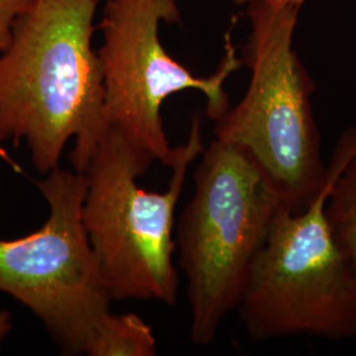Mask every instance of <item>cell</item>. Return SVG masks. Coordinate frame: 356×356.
I'll list each match as a JSON object with an SVG mask.
<instances>
[{"label":"cell","instance_id":"52a82bcc","mask_svg":"<svg viewBox=\"0 0 356 356\" xmlns=\"http://www.w3.org/2000/svg\"><path fill=\"white\" fill-rule=\"evenodd\" d=\"M179 20L177 0H107L101 23L102 47L97 51L107 126L168 168L175 148L164 129V102L179 91H201L207 118L218 120L231 107L225 82L243 64L227 35L226 54L216 73L194 76L165 51L159 38L163 22Z\"/></svg>","mask_w":356,"mask_h":356},{"label":"cell","instance_id":"277c9868","mask_svg":"<svg viewBox=\"0 0 356 356\" xmlns=\"http://www.w3.org/2000/svg\"><path fill=\"white\" fill-rule=\"evenodd\" d=\"M194 194L178 219V263L188 281L191 339L213 343L236 309L254 256L284 200L254 159L214 139L200 154Z\"/></svg>","mask_w":356,"mask_h":356},{"label":"cell","instance_id":"9c48e42d","mask_svg":"<svg viewBox=\"0 0 356 356\" xmlns=\"http://www.w3.org/2000/svg\"><path fill=\"white\" fill-rule=\"evenodd\" d=\"M326 213L331 229L348 256L356 275V153L335 179Z\"/></svg>","mask_w":356,"mask_h":356},{"label":"cell","instance_id":"ba28073f","mask_svg":"<svg viewBox=\"0 0 356 356\" xmlns=\"http://www.w3.org/2000/svg\"><path fill=\"white\" fill-rule=\"evenodd\" d=\"M157 341L152 327L134 313H111L89 356H153Z\"/></svg>","mask_w":356,"mask_h":356},{"label":"cell","instance_id":"7c38bea8","mask_svg":"<svg viewBox=\"0 0 356 356\" xmlns=\"http://www.w3.org/2000/svg\"><path fill=\"white\" fill-rule=\"evenodd\" d=\"M238 4H248L252 1H267L272 4H279V6H297L301 7L306 0H234Z\"/></svg>","mask_w":356,"mask_h":356},{"label":"cell","instance_id":"7a4b0ae2","mask_svg":"<svg viewBox=\"0 0 356 356\" xmlns=\"http://www.w3.org/2000/svg\"><path fill=\"white\" fill-rule=\"evenodd\" d=\"M356 153V127L344 129L323 185L301 211L281 204L254 256L238 305L250 338H356V275L326 213L331 188Z\"/></svg>","mask_w":356,"mask_h":356},{"label":"cell","instance_id":"30bf717a","mask_svg":"<svg viewBox=\"0 0 356 356\" xmlns=\"http://www.w3.org/2000/svg\"><path fill=\"white\" fill-rule=\"evenodd\" d=\"M32 0H0V51L13 38V26L17 16L31 6Z\"/></svg>","mask_w":356,"mask_h":356},{"label":"cell","instance_id":"8fae6325","mask_svg":"<svg viewBox=\"0 0 356 356\" xmlns=\"http://www.w3.org/2000/svg\"><path fill=\"white\" fill-rule=\"evenodd\" d=\"M13 330V317L7 310L0 312V350L1 344Z\"/></svg>","mask_w":356,"mask_h":356},{"label":"cell","instance_id":"8992f818","mask_svg":"<svg viewBox=\"0 0 356 356\" xmlns=\"http://www.w3.org/2000/svg\"><path fill=\"white\" fill-rule=\"evenodd\" d=\"M49 216L26 236L0 239V291L28 307L65 355H88L110 314L82 223L83 173L57 166L35 181Z\"/></svg>","mask_w":356,"mask_h":356},{"label":"cell","instance_id":"5b68a950","mask_svg":"<svg viewBox=\"0 0 356 356\" xmlns=\"http://www.w3.org/2000/svg\"><path fill=\"white\" fill-rule=\"evenodd\" d=\"M300 8L248 3V89L214 126L216 139L242 147L293 211L314 198L327 172L312 104L316 83L293 48Z\"/></svg>","mask_w":356,"mask_h":356},{"label":"cell","instance_id":"6da1fadb","mask_svg":"<svg viewBox=\"0 0 356 356\" xmlns=\"http://www.w3.org/2000/svg\"><path fill=\"white\" fill-rule=\"evenodd\" d=\"M97 3L32 0L0 51V144L24 141L44 176L60 166L72 139V165L83 173L108 127L92 49Z\"/></svg>","mask_w":356,"mask_h":356},{"label":"cell","instance_id":"3957f363","mask_svg":"<svg viewBox=\"0 0 356 356\" xmlns=\"http://www.w3.org/2000/svg\"><path fill=\"white\" fill-rule=\"evenodd\" d=\"M204 149L202 118L195 114L188 141L175 148L168 189L147 191L138 179L154 159L107 127L83 172L82 223L113 301L176 304L179 279L173 263L175 214L189 166Z\"/></svg>","mask_w":356,"mask_h":356}]
</instances>
